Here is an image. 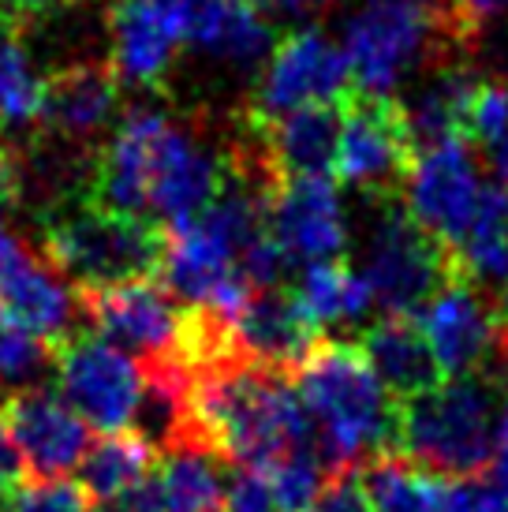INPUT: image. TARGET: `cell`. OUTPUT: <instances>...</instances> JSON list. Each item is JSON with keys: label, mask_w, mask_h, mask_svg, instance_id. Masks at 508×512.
Instances as JSON below:
<instances>
[{"label": "cell", "mask_w": 508, "mask_h": 512, "mask_svg": "<svg viewBox=\"0 0 508 512\" xmlns=\"http://www.w3.org/2000/svg\"><path fill=\"white\" fill-rule=\"evenodd\" d=\"M0 318L27 326L57 348L75 337L71 329L83 318L79 288H71V281L49 258H38L4 225H0Z\"/></svg>", "instance_id": "13"}, {"label": "cell", "mask_w": 508, "mask_h": 512, "mask_svg": "<svg viewBox=\"0 0 508 512\" xmlns=\"http://www.w3.org/2000/svg\"><path fill=\"white\" fill-rule=\"evenodd\" d=\"M221 512H281V501H277V494H273V486H269L262 471L240 468L232 486H228Z\"/></svg>", "instance_id": "37"}, {"label": "cell", "mask_w": 508, "mask_h": 512, "mask_svg": "<svg viewBox=\"0 0 508 512\" xmlns=\"http://www.w3.org/2000/svg\"><path fill=\"white\" fill-rule=\"evenodd\" d=\"M247 4H254L262 15H277V19H299L311 8V0H247Z\"/></svg>", "instance_id": "42"}, {"label": "cell", "mask_w": 508, "mask_h": 512, "mask_svg": "<svg viewBox=\"0 0 508 512\" xmlns=\"http://www.w3.org/2000/svg\"><path fill=\"white\" fill-rule=\"evenodd\" d=\"M311 4H337V0H311Z\"/></svg>", "instance_id": "46"}, {"label": "cell", "mask_w": 508, "mask_h": 512, "mask_svg": "<svg viewBox=\"0 0 508 512\" xmlns=\"http://www.w3.org/2000/svg\"><path fill=\"white\" fill-rule=\"evenodd\" d=\"M281 501V512H311L318 494L329 483V468L318 453H292L262 471Z\"/></svg>", "instance_id": "32"}, {"label": "cell", "mask_w": 508, "mask_h": 512, "mask_svg": "<svg viewBox=\"0 0 508 512\" xmlns=\"http://www.w3.org/2000/svg\"><path fill=\"white\" fill-rule=\"evenodd\" d=\"M501 382H505V389H508V367H505V374H501Z\"/></svg>", "instance_id": "47"}, {"label": "cell", "mask_w": 508, "mask_h": 512, "mask_svg": "<svg viewBox=\"0 0 508 512\" xmlns=\"http://www.w3.org/2000/svg\"><path fill=\"white\" fill-rule=\"evenodd\" d=\"M221 464L206 449L191 445H172L161 453L154 479L161 490V509L165 512H221L225 509V479Z\"/></svg>", "instance_id": "28"}, {"label": "cell", "mask_w": 508, "mask_h": 512, "mask_svg": "<svg viewBox=\"0 0 508 512\" xmlns=\"http://www.w3.org/2000/svg\"><path fill=\"white\" fill-rule=\"evenodd\" d=\"M415 157L419 150L404 105L396 98L352 90V98L340 105V150L333 172L337 184L374 202L400 199Z\"/></svg>", "instance_id": "9"}, {"label": "cell", "mask_w": 508, "mask_h": 512, "mask_svg": "<svg viewBox=\"0 0 508 512\" xmlns=\"http://www.w3.org/2000/svg\"><path fill=\"white\" fill-rule=\"evenodd\" d=\"M303 303V311L314 318L318 329L329 326H355L370 311V285L363 273L348 270L344 258L333 262H311L299 273V288H292Z\"/></svg>", "instance_id": "27"}, {"label": "cell", "mask_w": 508, "mask_h": 512, "mask_svg": "<svg viewBox=\"0 0 508 512\" xmlns=\"http://www.w3.org/2000/svg\"><path fill=\"white\" fill-rule=\"evenodd\" d=\"M57 393L86 427L120 434L139 423L146 408V367L139 359L101 341L98 333H75L57 348Z\"/></svg>", "instance_id": "8"}, {"label": "cell", "mask_w": 508, "mask_h": 512, "mask_svg": "<svg viewBox=\"0 0 508 512\" xmlns=\"http://www.w3.org/2000/svg\"><path fill=\"white\" fill-rule=\"evenodd\" d=\"M370 512H452V479L404 460L400 453H378L363 464Z\"/></svg>", "instance_id": "26"}, {"label": "cell", "mask_w": 508, "mask_h": 512, "mask_svg": "<svg viewBox=\"0 0 508 512\" xmlns=\"http://www.w3.org/2000/svg\"><path fill=\"white\" fill-rule=\"evenodd\" d=\"M0 419L27 464L30 479H64L86 456V423L64 397L42 385L0 397Z\"/></svg>", "instance_id": "15"}, {"label": "cell", "mask_w": 508, "mask_h": 512, "mask_svg": "<svg viewBox=\"0 0 508 512\" xmlns=\"http://www.w3.org/2000/svg\"><path fill=\"white\" fill-rule=\"evenodd\" d=\"M79 307H83V322H90V333L131 352L146 367L150 382L184 389L187 382L176 374V363H180L191 307H176L172 292L161 281L83 288Z\"/></svg>", "instance_id": "6"}, {"label": "cell", "mask_w": 508, "mask_h": 512, "mask_svg": "<svg viewBox=\"0 0 508 512\" xmlns=\"http://www.w3.org/2000/svg\"><path fill=\"white\" fill-rule=\"evenodd\" d=\"M311 512H370L363 471L348 468V471L329 475V483H325V490L318 494V501L311 505Z\"/></svg>", "instance_id": "36"}, {"label": "cell", "mask_w": 508, "mask_h": 512, "mask_svg": "<svg viewBox=\"0 0 508 512\" xmlns=\"http://www.w3.org/2000/svg\"><path fill=\"white\" fill-rule=\"evenodd\" d=\"M292 382L318 427V453L329 475L393 449L396 400L355 344L322 341Z\"/></svg>", "instance_id": "2"}, {"label": "cell", "mask_w": 508, "mask_h": 512, "mask_svg": "<svg viewBox=\"0 0 508 512\" xmlns=\"http://www.w3.org/2000/svg\"><path fill=\"white\" fill-rule=\"evenodd\" d=\"M479 83L482 75L467 72L460 64L438 68V75L415 94V101L404 105L415 150H430L441 143H467V113H471V98H475Z\"/></svg>", "instance_id": "24"}, {"label": "cell", "mask_w": 508, "mask_h": 512, "mask_svg": "<svg viewBox=\"0 0 508 512\" xmlns=\"http://www.w3.org/2000/svg\"><path fill=\"white\" fill-rule=\"evenodd\" d=\"M363 277L385 314H415L460 277V266L449 243L430 236L408 214V206L389 199L381 202V214L370 232Z\"/></svg>", "instance_id": "7"}, {"label": "cell", "mask_w": 508, "mask_h": 512, "mask_svg": "<svg viewBox=\"0 0 508 512\" xmlns=\"http://www.w3.org/2000/svg\"><path fill=\"white\" fill-rule=\"evenodd\" d=\"M254 154L281 187L299 176H333L340 150V105H311L284 116H251L243 120Z\"/></svg>", "instance_id": "16"}, {"label": "cell", "mask_w": 508, "mask_h": 512, "mask_svg": "<svg viewBox=\"0 0 508 512\" xmlns=\"http://www.w3.org/2000/svg\"><path fill=\"white\" fill-rule=\"evenodd\" d=\"M475 30L452 0H363L344 23V57L359 94L393 98V90L426 64L445 68L467 49Z\"/></svg>", "instance_id": "4"}, {"label": "cell", "mask_w": 508, "mask_h": 512, "mask_svg": "<svg viewBox=\"0 0 508 512\" xmlns=\"http://www.w3.org/2000/svg\"><path fill=\"white\" fill-rule=\"evenodd\" d=\"M460 277L475 281V285H490V281H508V187L486 184L479 202L475 225L464 240L452 247Z\"/></svg>", "instance_id": "29"}, {"label": "cell", "mask_w": 508, "mask_h": 512, "mask_svg": "<svg viewBox=\"0 0 508 512\" xmlns=\"http://www.w3.org/2000/svg\"><path fill=\"white\" fill-rule=\"evenodd\" d=\"M165 124L169 120L157 109H131L120 120L113 139L94 157L86 199L101 202L109 210H124V214H146L150 184H154L157 139H161Z\"/></svg>", "instance_id": "20"}, {"label": "cell", "mask_w": 508, "mask_h": 512, "mask_svg": "<svg viewBox=\"0 0 508 512\" xmlns=\"http://www.w3.org/2000/svg\"><path fill=\"white\" fill-rule=\"evenodd\" d=\"M120 79L109 64L71 60L42 79L38 124L60 143H86L109 128L120 113Z\"/></svg>", "instance_id": "21"}, {"label": "cell", "mask_w": 508, "mask_h": 512, "mask_svg": "<svg viewBox=\"0 0 508 512\" xmlns=\"http://www.w3.org/2000/svg\"><path fill=\"white\" fill-rule=\"evenodd\" d=\"M0 512H94V501L68 479H27L8 494Z\"/></svg>", "instance_id": "33"}, {"label": "cell", "mask_w": 508, "mask_h": 512, "mask_svg": "<svg viewBox=\"0 0 508 512\" xmlns=\"http://www.w3.org/2000/svg\"><path fill=\"white\" fill-rule=\"evenodd\" d=\"M494 311H497V322H501V337H505V352H508V281H501V292H497ZM505 367H508V363H505Z\"/></svg>", "instance_id": "45"}, {"label": "cell", "mask_w": 508, "mask_h": 512, "mask_svg": "<svg viewBox=\"0 0 508 512\" xmlns=\"http://www.w3.org/2000/svg\"><path fill=\"white\" fill-rule=\"evenodd\" d=\"M172 445L206 449L232 468L266 471L292 453H318V427L288 374L236 359L187 378Z\"/></svg>", "instance_id": "1"}, {"label": "cell", "mask_w": 508, "mask_h": 512, "mask_svg": "<svg viewBox=\"0 0 508 512\" xmlns=\"http://www.w3.org/2000/svg\"><path fill=\"white\" fill-rule=\"evenodd\" d=\"M508 131V83L501 79H482L471 113H467V143L494 146Z\"/></svg>", "instance_id": "34"}, {"label": "cell", "mask_w": 508, "mask_h": 512, "mask_svg": "<svg viewBox=\"0 0 508 512\" xmlns=\"http://www.w3.org/2000/svg\"><path fill=\"white\" fill-rule=\"evenodd\" d=\"M486 157H490V169H494V176L508 187V131L497 139L494 146H486Z\"/></svg>", "instance_id": "44"}, {"label": "cell", "mask_w": 508, "mask_h": 512, "mask_svg": "<svg viewBox=\"0 0 508 512\" xmlns=\"http://www.w3.org/2000/svg\"><path fill=\"white\" fill-rule=\"evenodd\" d=\"M494 475L508 486V404L501 412V427H497V456H494Z\"/></svg>", "instance_id": "43"}, {"label": "cell", "mask_w": 508, "mask_h": 512, "mask_svg": "<svg viewBox=\"0 0 508 512\" xmlns=\"http://www.w3.org/2000/svg\"><path fill=\"white\" fill-rule=\"evenodd\" d=\"M161 464V445L150 441L142 430H120L105 434L98 445H90L75 468V479L86 490V498L101 505L113 501L127 490L146 483Z\"/></svg>", "instance_id": "25"}, {"label": "cell", "mask_w": 508, "mask_h": 512, "mask_svg": "<svg viewBox=\"0 0 508 512\" xmlns=\"http://www.w3.org/2000/svg\"><path fill=\"white\" fill-rule=\"evenodd\" d=\"M497 374L449 378L423 397L396 404L393 453L441 479H475L494 468L497 427L505 412Z\"/></svg>", "instance_id": "3"}, {"label": "cell", "mask_w": 508, "mask_h": 512, "mask_svg": "<svg viewBox=\"0 0 508 512\" xmlns=\"http://www.w3.org/2000/svg\"><path fill=\"white\" fill-rule=\"evenodd\" d=\"M184 12L187 45L228 68L251 72L273 53V27L247 0H184Z\"/></svg>", "instance_id": "23"}, {"label": "cell", "mask_w": 508, "mask_h": 512, "mask_svg": "<svg viewBox=\"0 0 508 512\" xmlns=\"http://www.w3.org/2000/svg\"><path fill=\"white\" fill-rule=\"evenodd\" d=\"M467 146L471 143H441L419 150L404 184L408 214L449 247L471 232L486 191L479 161Z\"/></svg>", "instance_id": "12"}, {"label": "cell", "mask_w": 508, "mask_h": 512, "mask_svg": "<svg viewBox=\"0 0 508 512\" xmlns=\"http://www.w3.org/2000/svg\"><path fill=\"white\" fill-rule=\"evenodd\" d=\"M225 184V154H213L191 131L165 124L154 154L150 210L165 228H187L210 210Z\"/></svg>", "instance_id": "19"}, {"label": "cell", "mask_w": 508, "mask_h": 512, "mask_svg": "<svg viewBox=\"0 0 508 512\" xmlns=\"http://www.w3.org/2000/svg\"><path fill=\"white\" fill-rule=\"evenodd\" d=\"M68 4H79V0H0V30H15L19 34L27 23L49 19V15H57Z\"/></svg>", "instance_id": "38"}, {"label": "cell", "mask_w": 508, "mask_h": 512, "mask_svg": "<svg viewBox=\"0 0 508 512\" xmlns=\"http://www.w3.org/2000/svg\"><path fill=\"white\" fill-rule=\"evenodd\" d=\"M352 64L344 45L322 30H292L273 45L266 72L258 79L251 116H284L311 105H344L352 98Z\"/></svg>", "instance_id": "10"}, {"label": "cell", "mask_w": 508, "mask_h": 512, "mask_svg": "<svg viewBox=\"0 0 508 512\" xmlns=\"http://www.w3.org/2000/svg\"><path fill=\"white\" fill-rule=\"evenodd\" d=\"M232 337L247 363L296 378V370L322 344V329L292 288H254L251 303L232 322Z\"/></svg>", "instance_id": "18"}, {"label": "cell", "mask_w": 508, "mask_h": 512, "mask_svg": "<svg viewBox=\"0 0 508 512\" xmlns=\"http://www.w3.org/2000/svg\"><path fill=\"white\" fill-rule=\"evenodd\" d=\"M359 352L367 356L381 389L396 404L423 397L445 382V370L426 341L423 326L411 314H385L374 326H367L359 337Z\"/></svg>", "instance_id": "22"}, {"label": "cell", "mask_w": 508, "mask_h": 512, "mask_svg": "<svg viewBox=\"0 0 508 512\" xmlns=\"http://www.w3.org/2000/svg\"><path fill=\"white\" fill-rule=\"evenodd\" d=\"M30 475H27V464H23V456L15 449L12 434L4 427V419H0V509H4V501L12 494L15 486H23Z\"/></svg>", "instance_id": "40"}, {"label": "cell", "mask_w": 508, "mask_h": 512, "mask_svg": "<svg viewBox=\"0 0 508 512\" xmlns=\"http://www.w3.org/2000/svg\"><path fill=\"white\" fill-rule=\"evenodd\" d=\"M452 4H456L460 19H464L475 34H479L490 19H501V15H508V0H452Z\"/></svg>", "instance_id": "41"}, {"label": "cell", "mask_w": 508, "mask_h": 512, "mask_svg": "<svg viewBox=\"0 0 508 512\" xmlns=\"http://www.w3.org/2000/svg\"><path fill=\"white\" fill-rule=\"evenodd\" d=\"M57 367V344L30 333L19 322L0 318V389H34Z\"/></svg>", "instance_id": "31"}, {"label": "cell", "mask_w": 508, "mask_h": 512, "mask_svg": "<svg viewBox=\"0 0 508 512\" xmlns=\"http://www.w3.org/2000/svg\"><path fill=\"white\" fill-rule=\"evenodd\" d=\"M109 68L127 86H165L187 42L184 0H116L109 12Z\"/></svg>", "instance_id": "14"}, {"label": "cell", "mask_w": 508, "mask_h": 512, "mask_svg": "<svg viewBox=\"0 0 508 512\" xmlns=\"http://www.w3.org/2000/svg\"><path fill=\"white\" fill-rule=\"evenodd\" d=\"M19 199H23V161H19L15 146L4 135V124H0V210L8 214Z\"/></svg>", "instance_id": "39"}, {"label": "cell", "mask_w": 508, "mask_h": 512, "mask_svg": "<svg viewBox=\"0 0 508 512\" xmlns=\"http://www.w3.org/2000/svg\"><path fill=\"white\" fill-rule=\"evenodd\" d=\"M38 109H42V79L34 72V60L15 30H0V124L4 128L38 124Z\"/></svg>", "instance_id": "30"}, {"label": "cell", "mask_w": 508, "mask_h": 512, "mask_svg": "<svg viewBox=\"0 0 508 512\" xmlns=\"http://www.w3.org/2000/svg\"><path fill=\"white\" fill-rule=\"evenodd\" d=\"M423 333L445 378L467 374H505L508 352L494 303L467 277H456L423 307Z\"/></svg>", "instance_id": "11"}, {"label": "cell", "mask_w": 508, "mask_h": 512, "mask_svg": "<svg viewBox=\"0 0 508 512\" xmlns=\"http://www.w3.org/2000/svg\"><path fill=\"white\" fill-rule=\"evenodd\" d=\"M452 512H508V486L497 475L452 479Z\"/></svg>", "instance_id": "35"}, {"label": "cell", "mask_w": 508, "mask_h": 512, "mask_svg": "<svg viewBox=\"0 0 508 512\" xmlns=\"http://www.w3.org/2000/svg\"><path fill=\"white\" fill-rule=\"evenodd\" d=\"M165 247L169 228L161 221L109 210L94 199L57 202L42 221V255L79 292L157 281Z\"/></svg>", "instance_id": "5"}, {"label": "cell", "mask_w": 508, "mask_h": 512, "mask_svg": "<svg viewBox=\"0 0 508 512\" xmlns=\"http://www.w3.org/2000/svg\"><path fill=\"white\" fill-rule=\"evenodd\" d=\"M269 236L281 243L288 262H333L348 247L337 184L329 176L284 180L269 199Z\"/></svg>", "instance_id": "17"}]
</instances>
